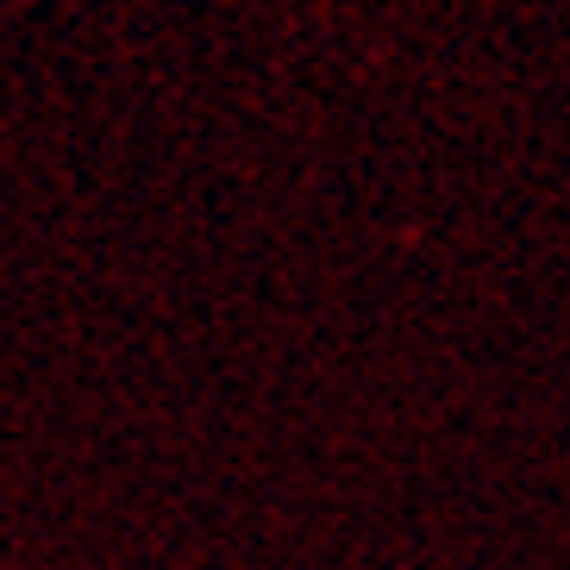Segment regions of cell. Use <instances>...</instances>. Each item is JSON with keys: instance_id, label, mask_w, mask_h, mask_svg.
I'll return each instance as SVG.
<instances>
[]
</instances>
